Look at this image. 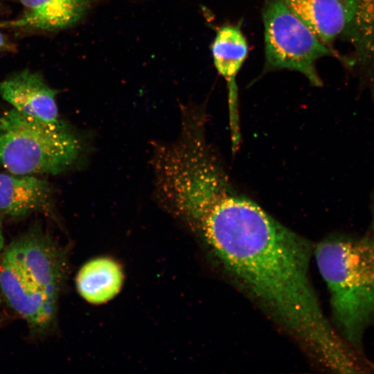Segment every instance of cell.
I'll return each mask as SVG.
<instances>
[{"label":"cell","mask_w":374,"mask_h":374,"mask_svg":"<svg viewBox=\"0 0 374 374\" xmlns=\"http://www.w3.org/2000/svg\"><path fill=\"white\" fill-rule=\"evenodd\" d=\"M15 50V45L6 35L0 32V52H13Z\"/></svg>","instance_id":"12"},{"label":"cell","mask_w":374,"mask_h":374,"mask_svg":"<svg viewBox=\"0 0 374 374\" xmlns=\"http://www.w3.org/2000/svg\"><path fill=\"white\" fill-rule=\"evenodd\" d=\"M57 92L46 83L40 73L28 69L0 82V96L14 109L46 122L61 119L56 102Z\"/></svg>","instance_id":"6"},{"label":"cell","mask_w":374,"mask_h":374,"mask_svg":"<svg viewBox=\"0 0 374 374\" xmlns=\"http://www.w3.org/2000/svg\"><path fill=\"white\" fill-rule=\"evenodd\" d=\"M125 274L121 265L107 256L91 258L82 265L75 278L79 295L92 305L105 304L121 291Z\"/></svg>","instance_id":"9"},{"label":"cell","mask_w":374,"mask_h":374,"mask_svg":"<svg viewBox=\"0 0 374 374\" xmlns=\"http://www.w3.org/2000/svg\"><path fill=\"white\" fill-rule=\"evenodd\" d=\"M67 272L66 249L38 225L1 253L0 294L32 336H44L55 328Z\"/></svg>","instance_id":"1"},{"label":"cell","mask_w":374,"mask_h":374,"mask_svg":"<svg viewBox=\"0 0 374 374\" xmlns=\"http://www.w3.org/2000/svg\"><path fill=\"white\" fill-rule=\"evenodd\" d=\"M372 229L374 232V199H373V211H372Z\"/></svg>","instance_id":"14"},{"label":"cell","mask_w":374,"mask_h":374,"mask_svg":"<svg viewBox=\"0 0 374 374\" xmlns=\"http://www.w3.org/2000/svg\"><path fill=\"white\" fill-rule=\"evenodd\" d=\"M89 135L63 119L46 122L12 109L0 117V168L15 175H56L83 163Z\"/></svg>","instance_id":"3"},{"label":"cell","mask_w":374,"mask_h":374,"mask_svg":"<svg viewBox=\"0 0 374 374\" xmlns=\"http://www.w3.org/2000/svg\"><path fill=\"white\" fill-rule=\"evenodd\" d=\"M4 247V238L3 234L1 219L0 217V255L2 253Z\"/></svg>","instance_id":"13"},{"label":"cell","mask_w":374,"mask_h":374,"mask_svg":"<svg viewBox=\"0 0 374 374\" xmlns=\"http://www.w3.org/2000/svg\"><path fill=\"white\" fill-rule=\"evenodd\" d=\"M326 44L343 36L347 10L345 0H283Z\"/></svg>","instance_id":"11"},{"label":"cell","mask_w":374,"mask_h":374,"mask_svg":"<svg viewBox=\"0 0 374 374\" xmlns=\"http://www.w3.org/2000/svg\"><path fill=\"white\" fill-rule=\"evenodd\" d=\"M314 254L339 331L359 350L374 321V240L332 236L320 242Z\"/></svg>","instance_id":"2"},{"label":"cell","mask_w":374,"mask_h":374,"mask_svg":"<svg viewBox=\"0 0 374 374\" xmlns=\"http://www.w3.org/2000/svg\"><path fill=\"white\" fill-rule=\"evenodd\" d=\"M214 64L227 82L231 147L236 152L240 141L238 89L235 76L248 54V44L239 26L220 28L211 45Z\"/></svg>","instance_id":"5"},{"label":"cell","mask_w":374,"mask_h":374,"mask_svg":"<svg viewBox=\"0 0 374 374\" xmlns=\"http://www.w3.org/2000/svg\"><path fill=\"white\" fill-rule=\"evenodd\" d=\"M262 18L267 70L296 71L313 85L321 87L322 82L315 67L317 60L334 56L352 64L350 60L321 42L283 0L269 1Z\"/></svg>","instance_id":"4"},{"label":"cell","mask_w":374,"mask_h":374,"mask_svg":"<svg viewBox=\"0 0 374 374\" xmlns=\"http://www.w3.org/2000/svg\"><path fill=\"white\" fill-rule=\"evenodd\" d=\"M53 190L46 180L33 175L0 173V212L20 217L51 211Z\"/></svg>","instance_id":"8"},{"label":"cell","mask_w":374,"mask_h":374,"mask_svg":"<svg viewBox=\"0 0 374 374\" xmlns=\"http://www.w3.org/2000/svg\"><path fill=\"white\" fill-rule=\"evenodd\" d=\"M24 7L17 19L0 23V28L54 31L77 24L94 0H18Z\"/></svg>","instance_id":"7"},{"label":"cell","mask_w":374,"mask_h":374,"mask_svg":"<svg viewBox=\"0 0 374 374\" xmlns=\"http://www.w3.org/2000/svg\"><path fill=\"white\" fill-rule=\"evenodd\" d=\"M347 16L342 37L355 48L353 64L366 77L374 75V0H345Z\"/></svg>","instance_id":"10"}]
</instances>
